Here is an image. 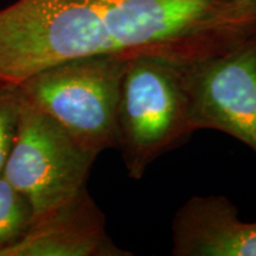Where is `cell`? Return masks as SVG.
<instances>
[{
  "label": "cell",
  "mask_w": 256,
  "mask_h": 256,
  "mask_svg": "<svg viewBox=\"0 0 256 256\" xmlns=\"http://www.w3.org/2000/svg\"><path fill=\"white\" fill-rule=\"evenodd\" d=\"M256 34L235 0H18L0 10V80L94 55L188 66Z\"/></svg>",
  "instance_id": "cell-1"
},
{
  "label": "cell",
  "mask_w": 256,
  "mask_h": 256,
  "mask_svg": "<svg viewBox=\"0 0 256 256\" xmlns=\"http://www.w3.org/2000/svg\"><path fill=\"white\" fill-rule=\"evenodd\" d=\"M96 158L50 115L23 98L2 176L30 200L36 216L87 186Z\"/></svg>",
  "instance_id": "cell-4"
},
{
  "label": "cell",
  "mask_w": 256,
  "mask_h": 256,
  "mask_svg": "<svg viewBox=\"0 0 256 256\" xmlns=\"http://www.w3.org/2000/svg\"><path fill=\"white\" fill-rule=\"evenodd\" d=\"M194 130H216L256 153V34L234 49L184 66Z\"/></svg>",
  "instance_id": "cell-5"
},
{
  "label": "cell",
  "mask_w": 256,
  "mask_h": 256,
  "mask_svg": "<svg viewBox=\"0 0 256 256\" xmlns=\"http://www.w3.org/2000/svg\"><path fill=\"white\" fill-rule=\"evenodd\" d=\"M107 232L104 214L87 186L34 216L24 236L0 256H130Z\"/></svg>",
  "instance_id": "cell-6"
},
{
  "label": "cell",
  "mask_w": 256,
  "mask_h": 256,
  "mask_svg": "<svg viewBox=\"0 0 256 256\" xmlns=\"http://www.w3.org/2000/svg\"><path fill=\"white\" fill-rule=\"evenodd\" d=\"M243 10L256 17V0H235Z\"/></svg>",
  "instance_id": "cell-10"
},
{
  "label": "cell",
  "mask_w": 256,
  "mask_h": 256,
  "mask_svg": "<svg viewBox=\"0 0 256 256\" xmlns=\"http://www.w3.org/2000/svg\"><path fill=\"white\" fill-rule=\"evenodd\" d=\"M23 96L18 84L0 83V174L14 145Z\"/></svg>",
  "instance_id": "cell-9"
},
{
  "label": "cell",
  "mask_w": 256,
  "mask_h": 256,
  "mask_svg": "<svg viewBox=\"0 0 256 256\" xmlns=\"http://www.w3.org/2000/svg\"><path fill=\"white\" fill-rule=\"evenodd\" d=\"M126 60L116 55L69 60L34 74L18 87L25 100L98 156L115 148V110Z\"/></svg>",
  "instance_id": "cell-3"
},
{
  "label": "cell",
  "mask_w": 256,
  "mask_h": 256,
  "mask_svg": "<svg viewBox=\"0 0 256 256\" xmlns=\"http://www.w3.org/2000/svg\"><path fill=\"white\" fill-rule=\"evenodd\" d=\"M171 232L174 256H256V222L240 220L222 194L188 200L176 211Z\"/></svg>",
  "instance_id": "cell-7"
},
{
  "label": "cell",
  "mask_w": 256,
  "mask_h": 256,
  "mask_svg": "<svg viewBox=\"0 0 256 256\" xmlns=\"http://www.w3.org/2000/svg\"><path fill=\"white\" fill-rule=\"evenodd\" d=\"M32 218L30 200L0 174V255L23 238Z\"/></svg>",
  "instance_id": "cell-8"
},
{
  "label": "cell",
  "mask_w": 256,
  "mask_h": 256,
  "mask_svg": "<svg viewBox=\"0 0 256 256\" xmlns=\"http://www.w3.org/2000/svg\"><path fill=\"white\" fill-rule=\"evenodd\" d=\"M194 133L184 66L152 57L127 60L115 110V148L128 177L142 179L154 160Z\"/></svg>",
  "instance_id": "cell-2"
}]
</instances>
